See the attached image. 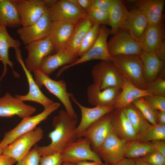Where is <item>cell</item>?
Wrapping results in <instances>:
<instances>
[{
	"label": "cell",
	"mask_w": 165,
	"mask_h": 165,
	"mask_svg": "<svg viewBox=\"0 0 165 165\" xmlns=\"http://www.w3.org/2000/svg\"><path fill=\"white\" fill-rule=\"evenodd\" d=\"M78 119L71 117L65 110L59 111L53 119L54 130L49 134L50 143L47 145H35L41 156L56 152L61 153L69 145L78 139L76 128Z\"/></svg>",
	"instance_id": "6da1fadb"
},
{
	"label": "cell",
	"mask_w": 165,
	"mask_h": 165,
	"mask_svg": "<svg viewBox=\"0 0 165 165\" xmlns=\"http://www.w3.org/2000/svg\"><path fill=\"white\" fill-rule=\"evenodd\" d=\"M111 61L122 78L137 87L146 89L147 83L140 55H117L112 57Z\"/></svg>",
	"instance_id": "7a4b0ae2"
},
{
	"label": "cell",
	"mask_w": 165,
	"mask_h": 165,
	"mask_svg": "<svg viewBox=\"0 0 165 165\" xmlns=\"http://www.w3.org/2000/svg\"><path fill=\"white\" fill-rule=\"evenodd\" d=\"M35 80L40 88L44 86L50 93L57 97L64 105L65 111L71 117L77 118L78 116L75 111L71 101V93L67 91L65 82L63 80L56 81L50 78L38 69L33 72Z\"/></svg>",
	"instance_id": "3957f363"
},
{
	"label": "cell",
	"mask_w": 165,
	"mask_h": 165,
	"mask_svg": "<svg viewBox=\"0 0 165 165\" xmlns=\"http://www.w3.org/2000/svg\"><path fill=\"white\" fill-rule=\"evenodd\" d=\"M60 105L59 103L54 102L45 108L41 113L22 119L15 127L5 133L0 142V146L4 148L18 137L34 130L38 124L46 119L53 112L57 110Z\"/></svg>",
	"instance_id": "277c9868"
},
{
	"label": "cell",
	"mask_w": 165,
	"mask_h": 165,
	"mask_svg": "<svg viewBox=\"0 0 165 165\" xmlns=\"http://www.w3.org/2000/svg\"><path fill=\"white\" fill-rule=\"evenodd\" d=\"M110 35H111L110 29L105 25L101 26L98 38L91 48L73 63L62 67L58 71L57 75L59 77L67 69L88 61L100 60L101 61H111L112 56L108 50L107 41Z\"/></svg>",
	"instance_id": "5b68a950"
},
{
	"label": "cell",
	"mask_w": 165,
	"mask_h": 165,
	"mask_svg": "<svg viewBox=\"0 0 165 165\" xmlns=\"http://www.w3.org/2000/svg\"><path fill=\"white\" fill-rule=\"evenodd\" d=\"M69 145L61 153L63 162L76 163L83 161L98 162L102 165H108L103 163L97 154L91 148L90 143L86 138H78Z\"/></svg>",
	"instance_id": "8992f818"
},
{
	"label": "cell",
	"mask_w": 165,
	"mask_h": 165,
	"mask_svg": "<svg viewBox=\"0 0 165 165\" xmlns=\"http://www.w3.org/2000/svg\"><path fill=\"white\" fill-rule=\"evenodd\" d=\"M52 21H61L76 25L85 18L86 12L71 0H57L48 6Z\"/></svg>",
	"instance_id": "52a82bcc"
},
{
	"label": "cell",
	"mask_w": 165,
	"mask_h": 165,
	"mask_svg": "<svg viewBox=\"0 0 165 165\" xmlns=\"http://www.w3.org/2000/svg\"><path fill=\"white\" fill-rule=\"evenodd\" d=\"M109 52L112 56L117 55H139L143 50L139 42L134 38L125 28L119 29L107 42Z\"/></svg>",
	"instance_id": "ba28073f"
},
{
	"label": "cell",
	"mask_w": 165,
	"mask_h": 165,
	"mask_svg": "<svg viewBox=\"0 0 165 165\" xmlns=\"http://www.w3.org/2000/svg\"><path fill=\"white\" fill-rule=\"evenodd\" d=\"M91 74L94 82L98 84L101 90L112 87L121 88L123 78L111 61H102L96 64Z\"/></svg>",
	"instance_id": "9c48e42d"
},
{
	"label": "cell",
	"mask_w": 165,
	"mask_h": 165,
	"mask_svg": "<svg viewBox=\"0 0 165 165\" xmlns=\"http://www.w3.org/2000/svg\"><path fill=\"white\" fill-rule=\"evenodd\" d=\"M43 130L38 127L18 137L4 148L2 154L13 158L17 162L19 161L34 145L43 138Z\"/></svg>",
	"instance_id": "30bf717a"
},
{
	"label": "cell",
	"mask_w": 165,
	"mask_h": 165,
	"mask_svg": "<svg viewBox=\"0 0 165 165\" xmlns=\"http://www.w3.org/2000/svg\"><path fill=\"white\" fill-rule=\"evenodd\" d=\"M112 111L91 124L82 135L81 137L86 138L89 141L92 149L97 153L113 130Z\"/></svg>",
	"instance_id": "8fae6325"
},
{
	"label": "cell",
	"mask_w": 165,
	"mask_h": 165,
	"mask_svg": "<svg viewBox=\"0 0 165 165\" xmlns=\"http://www.w3.org/2000/svg\"><path fill=\"white\" fill-rule=\"evenodd\" d=\"M24 48L28 52L24 63L30 72L38 69L42 60L51 55L53 52H55L54 46L48 36L25 45Z\"/></svg>",
	"instance_id": "7c38bea8"
},
{
	"label": "cell",
	"mask_w": 165,
	"mask_h": 165,
	"mask_svg": "<svg viewBox=\"0 0 165 165\" xmlns=\"http://www.w3.org/2000/svg\"><path fill=\"white\" fill-rule=\"evenodd\" d=\"M52 21L50 17L49 7L41 17L33 24L18 29L17 33L25 45L47 37Z\"/></svg>",
	"instance_id": "4fadbf2b"
},
{
	"label": "cell",
	"mask_w": 165,
	"mask_h": 165,
	"mask_svg": "<svg viewBox=\"0 0 165 165\" xmlns=\"http://www.w3.org/2000/svg\"><path fill=\"white\" fill-rule=\"evenodd\" d=\"M126 141L119 138L113 130L103 143L97 153L108 165H116L124 158Z\"/></svg>",
	"instance_id": "5bb4252c"
},
{
	"label": "cell",
	"mask_w": 165,
	"mask_h": 165,
	"mask_svg": "<svg viewBox=\"0 0 165 165\" xmlns=\"http://www.w3.org/2000/svg\"><path fill=\"white\" fill-rule=\"evenodd\" d=\"M36 108L25 104L8 92L0 97V117H10L17 115L22 119L30 116Z\"/></svg>",
	"instance_id": "9a60e30c"
},
{
	"label": "cell",
	"mask_w": 165,
	"mask_h": 165,
	"mask_svg": "<svg viewBox=\"0 0 165 165\" xmlns=\"http://www.w3.org/2000/svg\"><path fill=\"white\" fill-rule=\"evenodd\" d=\"M21 26L30 25L38 20L44 13L46 5L44 0H14Z\"/></svg>",
	"instance_id": "2e32d148"
},
{
	"label": "cell",
	"mask_w": 165,
	"mask_h": 165,
	"mask_svg": "<svg viewBox=\"0 0 165 165\" xmlns=\"http://www.w3.org/2000/svg\"><path fill=\"white\" fill-rule=\"evenodd\" d=\"M15 50L16 58L24 72L29 86V90L27 94L23 95L16 94L15 97L23 101H28L38 103L42 105L44 108L51 104L54 102L53 101L48 98L42 92L33 79L31 72L26 68L23 60L21 51L20 48L16 49Z\"/></svg>",
	"instance_id": "e0dca14e"
},
{
	"label": "cell",
	"mask_w": 165,
	"mask_h": 165,
	"mask_svg": "<svg viewBox=\"0 0 165 165\" xmlns=\"http://www.w3.org/2000/svg\"><path fill=\"white\" fill-rule=\"evenodd\" d=\"M121 89L112 87L101 90L99 85L93 82L87 89L88 102L94 106L114 107Z\"/></svg>",
	"instance_id": "ac0fdd59"
},
{
	"label": "cell",
	"mask_w": 165,
	"mask_h": 165,
	"mask_svg": "<svg viewBox=\"0 0 165 165\" xmlns=\"http://www.w3.org/2000/svg\"><path fill=\"white\" fill-rule=\"evenodd\" d=\"M70 98L79 107L81 112V120L76 130L78 138H81L82 134L91 124L115 109L113 107L95 106L93 108L85 107L77 101L72 93Z\"/></svg>",
	"instance_id": "d6986e66"
},
{
	"label": "cell",
	"mask_w": 165,
	"mask_h": 165,
	"mask_svg": "<svg viewBox=\"0 0 165 165\" xmlns=\"http://www.w3.org/2000/svg\"><path fill=\"white\" fill-rule=\"evenodd\" d=\"M165 30L162 20L155 24H148L139 42L143 51L154 53L159 45L165 40Z\"/></svg>",
	"instance_id": "ffe728a7"
},
{
	"label": "cell",
	"mask_w": 165,
	"mask_h": 165,
	"mask_svg": "<svg viewBox=\"0 0 165 165\" xmlns=\"http://www.w3.org/2000/svg\"><path fill=\"white\" fill-rule=\"evenodd\" d=\"M75 26V25L67 22L52 21L48 36L54 46L56 53L65 49Z\"/></svg>",
	"instance_id": "44dd1931"
},
{
	"label": "cell",
	"mask_w": 165,
	"mask_h": 165,
	"mask_svg": "<svg viewBox=\"0 0 165 165\" xmlns=\"http://www.w3.org/2000/svg\"><path fill=\"white\" fill-rule=\"evenodd\" d=\"M21 43L18 40L12 38L8 33L6 27L0 25V60L3 65V70L0 77V82L6 75L7 71V65H8L12 69L14 76L19 78L20 75L13 69V62L9 58V50L10 48L15 50L20 48Z\"/></svg>",
	"instance_id": "7402d4cb"
},
{
	"label": "cell",
	"mask_w": 165,
	"mask_h": 165,
	"mask_svg": "<svg viewBox=\"0 0 165 165\" xmlns=\"http://www.w3.org/2000/svg\"><path fill=\"white\" fill-rule=\"evenodd\" d=\"M78 58L76 56L64 49L45 57L42 60L39 69L49 76L60 67L71 64Z\"/></svg>",
	"instance_id": "603a6c76"
},
{
	"label": "cell",
	"mask_w": 165,
	"mask_h": 165,
	"mask_svg": "<svg viewBox=\"0 0 165 165\" xmlns=\"http://www.w3.org/2000/svg\"><path fill=\"white\" fill-rule=\"evenodd\" d=\"M112 111L113 130L120 139L126 141L138 140V136L123 109Z\"/></svg>",
	"instance_id": "cb8c5ba5"
},
{
	"label": "cell",
	"mask_w": 165,
	"mask_h": 165,
	"mask_svg": "<svg viewBox=\"0 0 165 165\" xmlns=\"http://www.w3.org/2000/svg\"><path fill=\"white\" fill-rule=\"evenodd\" d=\"M140 56L145 80L147 84L150 83L164 71L165 61L159 59L154 53H147L142 50Z\"/></svg>",
	"instance_id": "d4e9b609"
},
{
	"label": "cell",
	"mask_w": 165,
	"mask_h": 165,
	"mask_svg": "<svg viewBox=\"0 0 165 165\" xmlns=\"http://www.w3.org/2000/svg\"><path fill=\"white\" fill-rule=\"evenodd\" d=\"M121 91L115 105V109H121L129 105L137 99L151 95L145 90L137 87L124 78Z\"/></svg>",
	"instance_id": "484cf974"
},
{
	"label": "cell",
	"mask_w": 165,
	"mask_h": 165,
	"mask_svg": "<svg viewBox=\"0 0 165 165\" xmlns=\"http://www.w3.org/2000/svg\"><path fill=\"white\" fill-rule=\"evenodd\" d=\"M108 12L110 33L113 35L119 29L124 28L129 11L122 1L112 0Z\"/></svg>",
	"instance_id": "4316f807"
},
{
	"label": "cell",
	"mask_w": 165,
	"mask_h": 165,
	"mask_svg": "<svg viewBox=\"0 0 165 165\" xmlns=\"http://www.w3.org/2000/svg\"><path fill=\"white\" fill-rule=\"evenodd\" d=\"M148 24L143 13L137 8L129 11L124 28L128 31L131 36L139 42Z\"/></svg>",
	"instance_id": "83f0119b"
},
{
	"label": "cell",
	"mask_w": 165,
	"mask_h": 165,
	"mask_svg": "<svg viewBox=\"0 0 165 165\" xmlns=\"http://www.w3.org/2000/svg\"><path fill=\"white\" fill-rule=\"evenodd\" d=\"M165 2L164 0H137L135 4L145 15L148 24H155L162 20Z\"/></svg>",
	"instance_id": "f1b7e54d"
},
{
	"label": "cell",
	"mask_w": 165,
	"mask_h": 165,
	"mask_svg": "<svg viewBox=\"0 0 165 165\" xmlns=\"http://www.w3.org/2000/svg\"><path fill=\"white\" fill-rule=\"evenodd\" d=\"M0 25L11 28L22 26L14 0H0Z\"/></svg>",
	"instance_id": "f546056e"
},
{
	"label": "cell",
	"mask_w": 165,
	"mask_h": 165,
	"mask_svg": "<svg viewBox=\"0 0 165 165\" xmlns=\"http://www.w3.org/2000/svg\"><path fill=\"white\" fill-rule=\"evenodd\" d=\"M93 25L86 18L75 25L69 41L64 49L78 57L77 53L81 43Z\"/></svg>",
	"instance_id": "4dcf8cb0"
},
{
	"label": "cell",
	"mask_w": 165,
	"mask_h": 165,
	"mask_svg": "<svg viewBox=\"0 0 165 165\" xmlns=\"http://www.w3.org/2000/svg\"><path fill=\"white\" fill-rule=\"evenodd\" d=\"M123 109L138 138L151 124L132 103Z\"/></svg>",
	"instance_id": "1f68e13d"
},
{
	"label": "cell",
	"mask_w": 165,
	"mask_h": 165,
	"mask_svg": "<svg viewBox=\"0 0 165 165\" xmlns=\"http://www.w3.org/2000/svg\"><path fill=\"white\" fill-rule=\"evenodd\" d=\"M154 150L151 142L138 140L126 141L124 156L132 159L142 157Z\"/></svg>",
	"instance_id": "d6a6232c"
},
{
	"label": "cell",
	"mask_w": 165,
	"mask_h": 165,
	"mask_svg": "<svg viewBox=\"0 0 165 165\" xmlns=\"http://www.w3.org/2000/svg\"><path fill=\"white\" fill-rule=\"evenodd\" d=\"M132 103L151 124H157L158 111L152 108L142 97L137 99Z\"/></svg>",
	"instance_id": "836d02e7"
},
{
	"label": "cell",
	"mask_w": 165,
	"mask_h": 165,
	"mask_svg": "<svg viewBox=\"0 0 165 165\" xmlns=\"http://www.w3.org/2000/svg\"><path fill=\"white\" fill-rule=\"evenodd\" d=\"M101 25L94 24L86 34L79 47L77 56L81 57L93 46L99 33Z\"/></svg>",
	"instance_id": "e575fe53"
},
{
	"label": "cell",
	"mask_w": 165,
	"mask_h": 165,
	"mask_svg": "<svg viewBox=\"0 0 165 165\" xmlns=\"http://www.w3.org/2000/svg\"><path fill=\"white\" fill-rule=\"evenodd\" d=\"M165 139V125L158 124L150 125L139 136L138 140L149 142L154 140Z\"/></svg>",
	"instance_id": "d590c367"
},
{
	"label": "cell",
	"mask_w": 165,
	"mask_h": 165,
	"mask_svg": "<svg viewBox=\"0 0 165 165\" xmlns=\"http://www.w3.org/2000/svg\"><path fill=\"white\" fill-rule=\"evenodd\" d=\"M93 24H94L109 26V17L108 12L92 8L86 13L85 18Z\"/></svg>",
	"instance_id": "8d00e7d4"
},
{
	"label": "cell",
	"mask_w": 165,
	"mask_h": 165,
	"mask_svg": "<svg viewBox=\"0 0 165 165\" xmlns=\"http://www.w3.org/2000/svg\"><path fill=\"white\" fill-rule=\"evenodd\" d=\"M145 90L151 94L165 97V80L157 78L152 82L147 83Z\"/></svg>",
	"instance_id": "74e56055"
},
{
	"label": "cell",
	"mask_w": 165,
	"mask_h": 165,
	"mask_svg": "<svg viewBox=\"0 0 165 165\" xmlns=\"http://www.w3.org/2000/svg\"><path fill=\"white\" fill-rule=\"evenodd\" d=\"M41 156L34 146L22 159L17 162L16 165H39Z\"/></svg>",
	"instance_id": "f35d334b"
},
{
	"label": "cell",
	"mask_w": 165,
	"mask_h": 165,
	"mask_svg": "<svg viewBox=\"0 0 165 165\" xmlns=\"http://www.w3.org/2000/svg\"><path fill=\"white\" fill-rule=\"evenodd\" d=\"M142 97L153 108L165 111V97L150 95Z\"/></svg>",
	"instance_id": "ab89813d"
},
{
	"label": "cell",
	"mask_w": 165,
	"mask_h": 165,
	"mask_svg": "<svg viewBox=\"0 0 165 165\" xmlns=\"http://www.w3.org/2000/svg\"><path fill=\"white\" fill-rule=\"evenodd\" d=\"M141 158L150 165H165V157L155 149Z\"/></svg>",
	"instance_id": "60d3db41"
},
{
	"label": "cell",
	"mask_w": 165,
	"mask_h": 165,
	"mask_svg": "<svg viewBox=\"0 0 165 165\" xmlns=\"http://www.w3.org/2000/svg\"><path fill=\"white\" fill-rule=\"evenodd\" d=\"M61 153L56 152L41 156L39 165H62Z\"/></svg>",
	"instance_id": "b9f144b4"
},
{
	"label": "cell",
	"mask_w": 165,
	"mask_h": 165,
	"mask_svg": "<svg viewBox=\"0 0 165 165\" xmlns=\"http://www.w3.org/2000/svg\"><path fill=\"white\" fill-rule=\"evenodd\" d=\"M112 0H92L93 8L108 12Z\"/></svg>",
	"instance_id": "7bdbcfd3"
},
{
	"label": "cell",
	"mask_w": 165,
	"mask_h": 165,
	"mask_svg": "<svg viewBox=\"0 0 165 165\" xmlns=\"http://www.w3.org/2000/svg\"><path fill=\"white\" fill-rule=\"evenodd\" d=\"M155 150L165 157V141L164 140H154L152 141Z\"/></svg>",
	"instance_id": "ee69618b"
},
{
	"label": "cell",
	"mask_w": 165,
	"mask_h": 165,
	"mask_svg": "<svg viewBox=\"0 0 165 165\" xmlns=\"http://www.w3.org/2000/svg\"><path fill=\"white\" fill-rule=\"evenodd\" d=\"M154 53L161 60L165 61V40L163 41L158 46Z\"/></svg>",
	"instance_id": "f6af8a7d"
},
{
	"label": "cell",
	"mask_w": 165,
	"mask_h": 165,
	"mask_svg": "<svg viewBox=\"0 0 165 165\" xmlns=\"http://www.w3.org/2000/svg\"><path fill=\"white\" fill-rule=\"evenodd\" d=\"M79 5L86 13L93 8L92 0H78Z\"/></svg>",
	"instance_id": "bcb514c9"
},
{
	"label": "cell",
	"mask_w": 165,
	"mask_h": 165,
	"mask_svg": "<svg viewBox=\"0 0 165 165\" xmlns=\"http://www.w3.org/2000/svg\"><path fill=\"white\" fill-rule=\"evenodd\" d=\"M16 160L12 157L2 154L0 156V165H13Z\"/></svg>",
	"instance_id": "7dc6e473"
},
{
	"label": "cell",
	"mask_w": 165,
	"mask_h": 165,
	"mask_svg": "<svg viewBox=\"0 0 165 165\" xmlns=\"http://www.w3.org/2000/svg\"><path fill=\"white\" fill-rule=\"evenodd\" d=\"M157 124L165 125V111H158Z\"/></svg>",
	"instance_id": "c3c4849f"
},
{
	"label": "cell",
	"mask_w": 165,
	"mask_h": 165,
	"mask_svg": "<svg viewBox=\"0 0 165 165\" xmlns=\"http://www.w3.org/2000/svg\"><path fill=\"white\" fill-rule=\"evenodd\" d=\"M116 165H135L134 159L125 158Z\"/></svg>",
	"instance_id": "681fc988"
},
{
	"label": "cell",
	"mask_w": 165,
	"mask_h": 165,
	"mask_svg": "<svg viewBox=\"0 0 165 165\" xmlns=\"http://www.w3.org/2000/svg\"><path fill=\"white\" fill-rule=\"evenodd\" d=\"M75 164L76 165H102L98 162L95 161L89 162L88 161H80Z\"/></svg>",
	"instance_id": "f907efd6"
},
{
	"label": "cell",
	"mask_w": 165,
	"mask_h": 165,
	"mask_svg": "<svg viewBox=\"0 0 165 165\" xmlns=\"http://www.w3.org/2000/svg\"><path fill=\"white\" fill-rule=\"evenodd\" d=\"M135 165H150L144 161L141 157L134 159Z\"/></svg>",
	"instance_id": "816d5d0a"
},
{
	"label": "cell",
	"mask_w": 165,
	"mask_h": 165,
	"mask_svg": "<svg viewBox=\"0 0 165 165\" xmlns=\"http://www.w3.org/2000/svg\"><path fill=\"white\" fill-rule=\"evenodd\" d=\"M62 165H76L75 163L68 162H64Z\"/></svg>",
	"instance_id": "f5cc1de1"
},
{
	"label": "cell",
	"mask_w": 165,
	"mask_h": 165,
	"mask_svg": "<svg viewBox=\"0 0 165 165\" xmlns=\"http://www.w3.org/2000/svg\"><path fill=\"white\" fill-rule=\"evenodd\" d=\"M4 148L0 146V156L2 154Z\"/></svg>",
	"instance_id": "db71d44e"
}]
</instances>
